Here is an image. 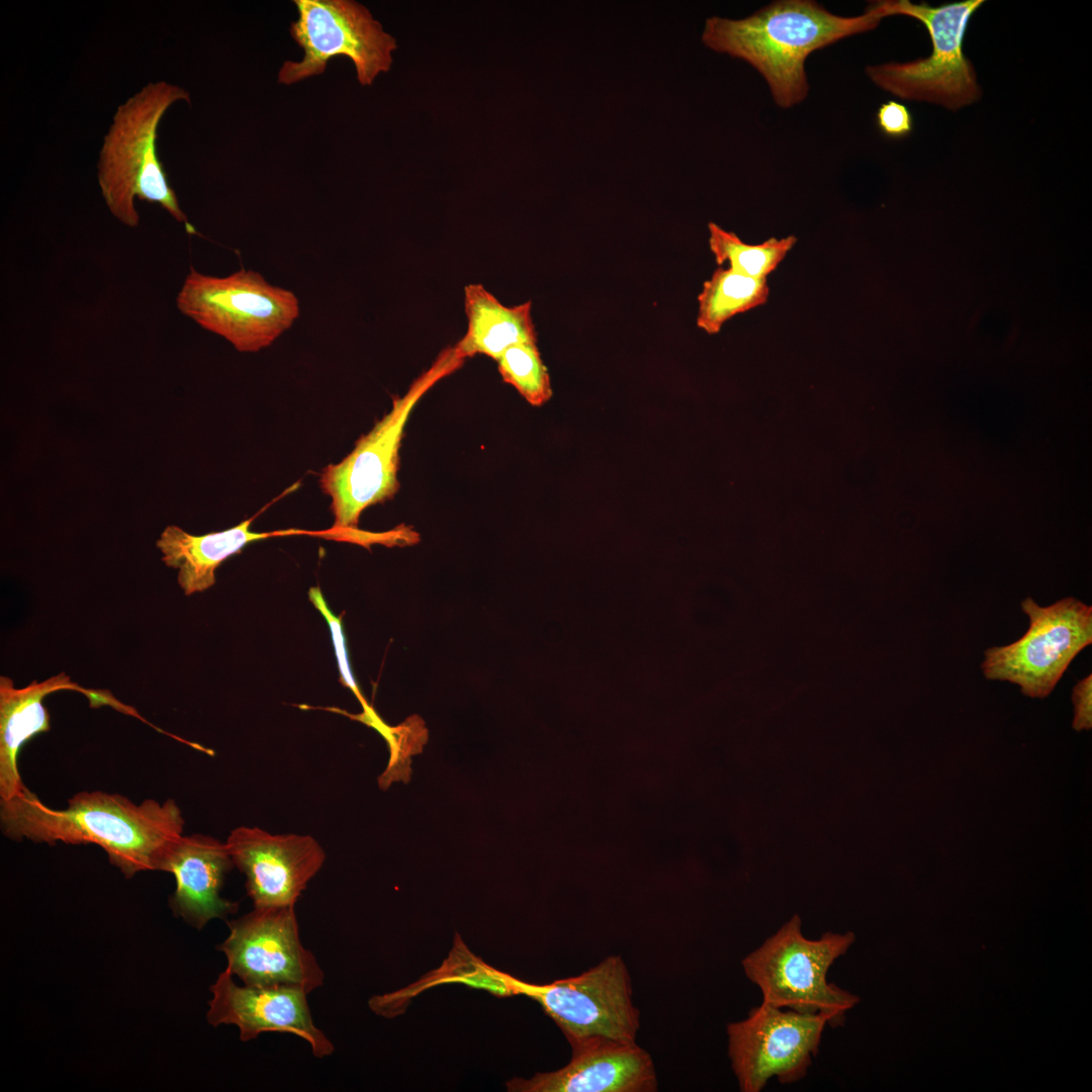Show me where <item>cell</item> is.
<instances>
[{"label":"cell","instance_id":"obj_5","mask_svg":"<svg viewBox=\"0 0 1092 1092\" xmlns=\"http://www.w3.org/2000/svg\"><path fill=\"white\" fill-rule=\"evenodd\" d=\"M887 14L906 15L927 29L932 51L923 59L869 66L866 73L881 89L904 100L924 101L958 110L981 97L976 71L964 55L963 40L970 18L983 0H964L931 6L909 0L885 1Z\"/></svg>","mask_w":1092,"mask_h":1092},{"label":"cell","instance_id":"obj_1","mask_svg":"<svg viewBox=\"0 0 1092 1092\" xmlns=\"http://www.w3.org/2000/svg\"><path fill=\"white\" fill-rule=\"evenodd\" d=\"M1 828L7 837L37 843L99 845L126 878L157 870L183 835L184 819L175 801L148 799L134 804L119 794L80 792L68 807L47 806L27 787L1 800Z\"/></svg>","mask_w":1092,"mask_h":1092},{"label":"cell","instance_id":"obj_18","mask_svg":"<svg viewBox=\"0 0 1092 1092\" xmlns=\"http://www.w3.org/2000/svg\"><path fill=\"white\" fill-rule=\"evenodd\" d=\"M255 517L219 532L192 535L178 526H167L156 542L166 566L178 569V584L186 596L201 593L215 583V571L249 543L275 533L250 530Z\"/></svg>","mask_w":1092,"mask_h":1092},{"label":"cell","instance_id":"obj_9","mask_svg":"<svg viewBox=\"0 0 1092 1092\" xmlns=\"http://www.w3.org/2000/svg\"><path fill=\"white\" fill-rule=\"evenodd\" d=\"M298 16L290 34L302 49L300 61H286L278 82L291 85L321 75L329 61L344 56L354 64L359 83L369 86L390 69L396 40L362 4L351 0H294Z\"/></svg>","mask_w":1092,"mask_h":1092},{"label":"cell","instance_id":"obj_23","mask_svg":"<svg viewBox=\"0 0 1092 1092\" xmlns=\"http://www.w3.org/2000/svg\"><path fill=\"white\" fill-rule=\"evenodd\" d=\"M308 597L313 606L323 614L331 630L332 640L342 682L355 694V696L361 702L362 706L367 704L356 684V680L349 666L346 639L342 628L341 617H337L332 613L318 587H310L308 592Z\"/></svg>","mask_w":1092,"mask_h":1092},{"label":"cell","instance_id":"obj_2","mask_svg":"<svg viewBox=\"0 0 1092 1092\" xmlns=\"http://www.w3.org/2000/svg\"><path fill=\"white\" fill-rule=\"evenodd\" d=\"M885 17V1L869 5L860 15L840 16L812 0H780L745 18H708L702 41L748 63L766 82L775 103L789 109L809 94L805 63L812 53L872 30Z\"/></svg>","mask_w":1092,"mask_h":1092},{"label":"cell","instance_id":"obj_19","mask_svg":"<svg viewBox=\"0 0 1092 1092\" xmlns=\"http://www.w3.org/2000/svg\"><path fill=\"white\" fill-rule=\"evenodd\" d=\"M466 333L456 344L466 359L485 355L497 360L510 347L537 342L531 301L508 306L479 283L464 287Z\"/></svg>","mask_w":1092,"mask_h":1092},{"label":"cell","instance_id":"obj_8","mask_svg":"<svg viewBox=\"0 0 1092 1092\" xmlns=\"http://www.w3.org/2000/svg\"><path fill=\"white\" fill-rule=\"evenodd\" d=\"M1021 609L1029 619L1025 634L1008 645L987 648L981 668L987 679L1015 684L1024 696L1043 699L1091 645L1092 607L1072 597L1044 607L1026 598Z\"/></svg>","mask_w":1092,"mask_h":1092},{"label":"cell","instance_id":"obj_25","mask_svg":"<svg viewBox=\"0 0 1092 1092\" xmlns=\"http://www.w3.org/2000/svg\"><path fill=\"white\" fill-rule=\"evenodd\" d=\"M1072 702L1074 704L1073 728L1076 731L1090 730L1092 728V674L1089 673L1080 679L1073 688Z\"/></svg>","mask_w":1092,"mask_h":1092},{"label":"cell","instance_id":"obj_10","mask_svg":"<svg viewBox=\"0 0 1092 1092\" xmlns=\"http://www.w3.org/2000/svg\"><path fill=\"white\" fill-rule=\"evenodd\" d=\"M561 1029L571 1048L596 1040L636 1042L640 1012L620 956L605 958L585 972L544 986L520 984Z\"/></svg>","mask_w":1092,"mask_h":1092},{"label":"cell","instance_id":"obj_24","mask_svg":"<svg viewBox=\"0 0 1092 1092\" xmlns=\"http://www.w3.org/2000/svg\"><path fill=\"white\" fill-rule=\"evenodd\" d=\"M880 130L887 136H907L913 129V117L908 107L894 100L882 103L876 113Z\"/></svg>","mask_w":1092,"mask_h":1092},{"label":"cell","instance_id":"obj_15","mask_svg":"<svg viewBox=\"0 0 1092 1092\" xmlns=\"http://www.w3.org/2000/svg\"><path fill=\"white\" fill-rule=\"evenodd\" d=\"M572 1049L563 1068L513 1079L518 1092H654L657 1076L651 1056L636 1042L596 1040Z\"/></svg>","mask_w":1092,"mask_h":1092},{"label":"cell","instance_id":"obj_20","mask_svg":"<svg viewBox=\"0 0 1092 1092\" xmlns=\"http://www.w3.org/2000/svg\"><path fill=\"white\" fill-rule=\"evenodd\" d=\"M768 294L766 279L719 267L703 283L698 295L697 326L710 335L717 334L734 315L763 305Z\"/></svg>","mask_w":1092,"mask_h":1092},{"label":"cell","instance_id":"obj_11","mask_svg":"<svg viewBox=\"0 0 1092 1092\" xmlns=\"http://www.w3.org/2000/svg\"><path fill=\"white\" fill-rule=\"evenodd\" d=\"M830 1018L824 1013L783 1011L766 1003L746 1019L727 1025L728 1056L742 1092H759L776 1077L793 1083L805 1077Z\"/></svg>","mask_w":1092,"mask_h":1092},{"label":"cell","instance_id":"obj_4","mask_svg":"<svg viewBox=\"0 0 1092 1092\" xmlns=\"http://www.w3.org/2000/svg\"><path fill=\"white\" fill-rule=\"evenodd\" d=\"M465 358L456 346L444 349L402 396L392 397L391 410L362 435L342 461L326 466L320 486L331 497L332 532L359 543L372 534L358 529L368 507L390 500L399 489V449L408 418L424 394L444 377L458 370Z\"/></svg>","mask_w":1092,"mask_h":1092},{"label":"cell","instance_id":"obj_12","mask_svg":"<svg viewBox=\"0 0 1092 1092\" xmlns=\"http://www.w3.org/2000/svg\"><path fill=\"white\" fill-rule=\"evenodd\" d=\"M230 934L217 948L226 971L249 986H292L307 994L324 983V972L299 938L294 906L254 907L228 921Z\"/></svg>","mask_w":1092,"mask_h":1092},{"label":"cell","instance_id":"obj_17","mask_svg":"<svg viewBox=\"0 0 1092 1092\" xmlns=\"http://www.w3.org/2000/svg\"><path fill=\"white\" fill-rule=\"evenodd\" d=\"M74 690L86 694L92 707L105 705L108 692L85 690L65 672L43 681H31L17 689L8 676H0V798L9 800L20 794L23 784L17 757L22 746L35 735L51 729L50 715L42 700L50 694Z\"/></svg>","mask_w":1092,"mask_h":1092},{"label":"cell","instance_id":"obj_7","mask_svg":"<svg viewBox=\"0 0 1092 1092\" xmlns=\"http://www.w3.org/2000/svg\"><path fill=\"white\" fill-rule=\"evenodd\" d=\"M176 305L202 329L244 353L272 345L299 315L298 299L292 291L271 285L260 273L243 268L217 277L190 266Z\"/></svg>","mask_w":1092,"mask_h":1092},{"label":"cell","instance_id":"obj_14","mask_svg":"<svg viewBox=\"0 0 1092 1092\" xmlns=\"http://www.w3.org/2000/svg\"><path fill=\"white\" fill-rule=\"evenodd\" d=\"M212 998L206 1019L209 1024H233L240 1039L249 1041L263 1032L292 1033L305 1040L316 1058L334 1052V1045L314 1025L306 995L292 986L237 985L224 970L210 986Z\"/></svg>","mask_w":1092,"mask_h":1092},{"label":"cell","instance_id":"obj_13","mask_svg":"<svg viewBox=\"0 0 1092 1092\" xmlns=\"http://www.w3.org/2000/svg\"><path fill=\"white\" fill-rule=\"evenodd\" d=\"M225 843L235 867L246 877L254 907L295 906L326 859L324 848L310 835L240 826Z\"/></svg>","mask_w":1092,"mask_h":1092},{"label":"cell","instance_id":"obj_22","mask_svg":"<svg viewBox=\"0 0 1092 1092\" xmlns=\"http://www.w3.org/2000/svg\"><path fill=\"white\" fill-rule=\"evenodd\" d=\"M496 362L503 380L515 387L530 404L541 406L551 398L550 375L537 342L514 345Z\"/></svg>","mask_w":1092,"mask_h":1092},{"label":"cell","instance_id":"obj_21","mask_svg":"<svg viewBox=\"0 0 1092 1092\" xmlns=\"http://www.w3.org/2000/svg\"><path fill=\"white\" fill-rule=\"evenodd\" d=\"M708 230L709 248L716 263H728V268L756 279H766L797 243V238L791 235L782 239L772 237L751 245L715 222H709Z\"/></svg>","mask_w":1092,"mask_h":1092},{"label":"cell","instance_id":"obj_6","mask_svg":"<svg viewBox=\"0 0 1092 1092\" xmlns=\"http://www.w3.org/2000/svg\"><path fill=\"white\" fill-rule=\"evenodd\" d=\"M854 939L852 932H827L819 939H808L801 931V919L794 916L747 954L742 967L760 989L763 1003L804 1014L824 1013L835 1026L859 998L828 983L827 973Z\"/></svg>","mask_w":1092,"mask_h":1092},{"label":"cell","instance_id":"obj_16","mask_svg":"<svg viewBox=\"0 0 1092 1092\" xmlns=\"http://www.w3.org/2000/svg\"><path fill=\"white\" fill-rule=\"evenodd\" d=\"M234 867L225 842L203 834L182 835L159 868L175 878L170 899L174 915L201 929L213 918L237 913L239 903L219 896L224 877Z\"/></svg>","mask_w":1092,"mask_h":1092},{"label":"cell","instance_id":"obj_3","mask_svg":"<svg viewBox=\"0 0 1092 1092\" xmlns=\"http://www.w3.org/2000/svg\"><path fill=\"white\" fill-rule=\"evenodd\" d=\"M181 100L190 103L184 88L150 82L115 110L99 152L97 180L110 213L125 226L139 225L134 202L140 199L158 204L188 233L195 232L157 154L159 124L168 108Z\"/></svg>","mask_w":1092,"mask_h":1092}]
</instances>
